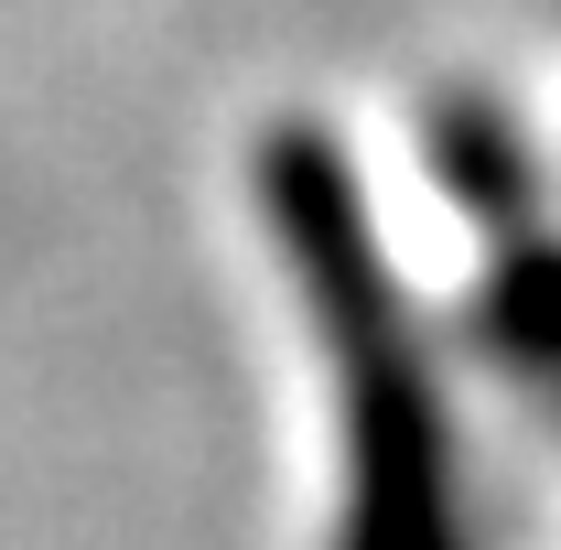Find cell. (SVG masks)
I'll list each match as a JSON object with an SVG mask.
<instances>
[{
  "instance_id": "obj_1",
  "label": "cell",
  "mask_w": 561,
  "mask_h": 550,
  "mask_svg": "<svg viewBox=\"0 0 561 550\" xmlns=\"http://www.w3.org/2000/svg\"><path fill=\"white\" fill-rule=\"evenodd\" d=\"M260 216H271V249L302 291V324L335 367V411H346L335 550H476L465 485H454L443 378H432V345L389 280V249H378V216H367L346 140L313 130V119H280L260 140Z\"/></svg>"
},
{
  "instance_id": "obj_2",
  "label": "cell",
  "mask_w": 561,
  "mask_h": 550,
  "mask_svg": "<svg viewBox=\"0 0 561 550\" xmlns=\"http://www.w3.org/2000/svg\"><path fill=\"white\" fill-rule=\"evenodd\" d=\"M432 162H443V195L476 227V249H486L476 335H486V356L518 389H540L561 411V238L540 216L529 140L507 130V108H486V98H443L432 108Z\"/></svg>"
}]
</instances>
